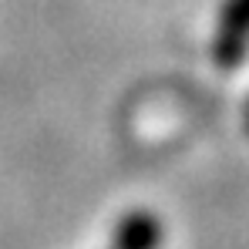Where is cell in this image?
<instances>
[{"mask_svg": "<svg viewBox=\"0 0 249 249\" xmlns=\"http://www.w3.org/2000/svg\"><path fill=\"white\" fill-rule=\"evenodd\" d=\"M246 31H249V3L246 0H226L215 20L212 34V61L219 68H239L246 54Z\"/></svg>", "mask_w": 249, "mask_h": 249, "instance_id": "obj_1", "label": "cell"}, {"mask_svg": "<svg viewBox=\"0 0 249 249\" xmlns=\"http://www.w3.org/2000/svg\"><path fill=\"white\" fill-rule=\"evenodd\" d=\"M165 239V222L152 209H128L118 226L111 229V239L105 249H162Z\"/></svg>", "mask_w": 249, "mask_h": 249, "instance_id": "obj_2", "label": "cell"}]
</instances>
